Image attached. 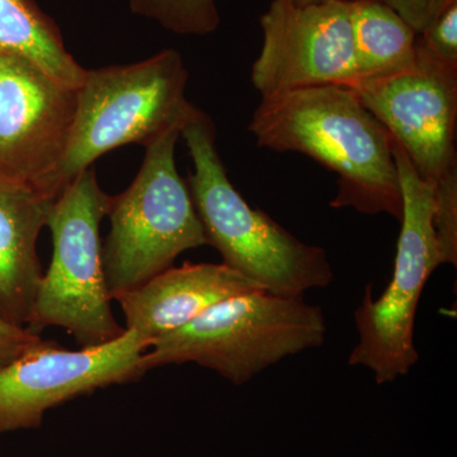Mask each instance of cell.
<instances>
[{
    "instance_id": "cell-6",
    "label": "cell",
    "mask_w": 457,
    "mask_h": 457,
    "mask_svg": "<svg viewBox=\"0 0 457 457\" xmlns=\"http://www.w3.org/2000/svg\"><path fill=\"white\" fill-rule=\"evenodd\" d=\"M393 153L403 200L395 266L378 299L372 296L374 286H366L354 312L359 343L348 359L351 366L374 372L378 385L408 375L420 360L414 345L418 303L427 281L444 264L435 228V183L420 176L394 140Z\"/></svg>"
},
{
    "instance_id": "cell-5",
    "label": "cell",
    "mask_w": 457,
    "mask_h": 457,
    "mask_svg": "<svg viewBox=\"0 0 457 457\" xmlns=\"http://www.w3.org/2000/svg\"><path fill=\"white\" fill-rule=\"evenodd\" d=\"M182 129H170L145 146L137 179L111 201L102 269L112 300L170 269L183 252L209 245L191 191L177 170Z\"/></svg>"
},
{
    "instance_id": "cell-19",
    "label": "cell",
    "mask_w": 457,
    "mask_h": 457,
    "mask_svg": "<svg viewBox=\"0 0 457 457\" xmlns=\"http://www.w3.org/2000/svg\"><path fill=\"white\" fill-rule=\"evenodd\" d=\"M294 4L308 5L317 3L330 2V0H291ZM394 9L396 13L404 18L413 27L414 31L420 33L431 21L429 0H376Z\"/></svg>"
},
{
    "instance_id": "cell-18",
    "label": "cell",
    "mask_w": 457,
    "mask_h": 457,
    "mask_svg": "<svg viewBox=\"0 0 457 457\" xmlns=\"http://www.w3.org/2000/svg\"><path fill=\"white\" fill-rule=\"evenodd\" d=\"M41 339L40 335L29 328L13 326L0 318V368L16 360Z\"/></svg>"
},
{
    "instance_id": "cell-10",
    "label": "cell",
    "mask_w": 457,
    "mask_h": 457,
    "mask_svg": "<svg viewBox=\"0 0 457 457\" xmlns=\"http://www.w3.org/2000/svg\"><path fill=\"white\" fill-rule=\"evenodd\" d=\"M263 45L252 66L262 97L357 79L351 0L297 5L273 0L261 17Z\"/></svg>"
},
{
    "instance_id": "cell-9",
    "label": "cell",
    "mask_w": 457,
    "mask_h": 457,
    "mask_svg": "<svg viewBox=\"0 0 457 457\" xmlns=\"http://www.w3.org/2000/svg\"><path fill=\"white\" fill-rule=\"evenodd\" d=\"M77 106L78 90L23 57L0 53V176L57 198Z\"/></svg>"
},
{
    "instance_id": "cell-7",
    "label": "cell",
    "mask_w": 457,
    "mask_h": 457,
    "mask_svg": "<svg viewBox=\"0 0 457 457\" xmlns=\"http://www.w3.org/2000/svg\"><path fill=\"white\" fill-rule=\"evenodd\" d=\"M112 196L99 186L92 168L75 177L56 198L46 227L53 237V258L42 275L29 329L62 328L80 347H95L126 332L111 309L104 269L101 222Z\"/></svg>"
},
{
    "instance_id": "cell-11",
    "label": "cell",
    "mask_w": 457,
    "mask_h": 457,
    "mask_svg": "<svg viewBox=\"0 0 457 457\" xmlns=\"http://www.w3.org/2000/svg\"><path fill=\"white\" fill-rule=\"evenodd\" d=\"M345 87L404 150L420 176L435 186L457 177V71L417 54L409 71Z\"/></svg>"
},
{
    "instance_id": "cell-15",
    "label": "cell",
    "mask_w": 457,
    "mask_h": 457,
    "mask_svg": "<svg viewBox=\"0 0 457 457\" xmlns=\"http://www.w3.org/2000/svg\"><path fill=\"white\" fill-rule=\"evenodd\" d=\"M351 26L357 79L416 66L418 33L394 9L376 0H351Z\"/></svg>"
},
{
    "instance_id": "cell-1",
    "label": "cell",
    "mask_w": 457,
    "mask_h": 457,
    "mask_svg": "<svg viewBox=\"0 0 457 457\" xmlns=\"http://www.w3.org/2000/svg\"><path fill=\"white\" fill-rule=\"evenodd\" d=\"M249 131L258 146L300 153L335 171L333 209L402 219L392 137L348 87H308L262 97Z\"/></svg>"
},
{
    "instance_id": "cell-16",
    "label": "cell",
    "mask_w": 457,
    "mask_h": 457,
    "mask_svg": "<svg viewBox=\"0 0 457 457\" xmlns=\"http://www.w3.org/2000/svg\"><path fill=\"white\" fill-rule=\"evenodd\" d=\"M131 11L179 35L204 36L220 25L215 0H129Z\"/></svg>"
},
{
    "instance_id": "cell-12",
    "label": "cell",
    "mask_w": 457,
    "mask_h": 457,
    "mask_svg": "<svg viewBox=\"0 0 457 457\" xmlns=\"http://www.w3.org/2000/svg\"><path fill=\"white\" fill-rule=\"evenodd\" d=\"M262 290L227 264L189 263L159 273L117 297L126 329L150 341L187 326L198 315L237 295Z\"/></svg>"
},
{
    "instance_id": "cell-20",
    "label": "cell",
    "mask_w": 457,
    "mask_h": 457,
    "mask_svg": "<svg viewBox=\"0 0 457 457\" xmlns=\"http://www.w3.org/2000/svg\"><path fill=\"white\" fill-rule=\"evenodd\" d=\"M453 2V0H429V8H431V20L433 17L437 16L442 9ZM429 22H431V21H429Z\"/></svg>"
},
{
    "instance_id": "cell-17",
    "label": "cell",
    "mask_w": 457,
    "mask_h": 457,
    "mask_svg": "<svg viewBox=\"0 0 457 457\" xmlns=\"http://www.w3.org/2000/svg\"><path fill=\"white\" fill-rule=\"evenodd\" d=\"M416 53L435 64L457 71V0L442 9L418 33Z\"/></svg>"
},
{
    "instance_id": "cell-14",
    "label": "cell",
    "mask_w": 457,
    "mask_h": 457,
    "mask_svg": "<svg viewBox=\"0 0 457 457\" xmlns=\"http://www.w3.org/2000/svg\"><path fill=\"white\" fill-rule=\"evenodd\" d=\"M0 53L38 66L53 79L78 90L87 69L66 50L59 27L35 0H0Z\"/></svg>"
},
{
    "instance_id": "cell-8",
    "label": "cell",
    "mask_w": 457,
    "mask_h": 457,
    "mask_svg": "<svg viewBox=\"0 0 457 457\" xmlns=\"http://www.w3.org/2000/svg\"><path fill=\"white\" fill-rule=\"evenodd\" d=\"M152 345L129 329L113 341L78 351L41 339L0 368V433L40 428L51 409L140 380L147 372L144 353Z\"/></svg>"
},
{
    "instance_id": "cell-3",
    "label": "cell",
    "mask_w": 457,
    "mask_h": 457,
    "mask_svg": "<svg viewBox=\"0 0 457 457\" xmlns=\"http://www.w3.org/2000/svg\"><path fill=\"white\" fill-rule=\"evenodd\" d=\"M320 306L303 296L253 291L228 297L187 326L161 337L144 353L146 371L194 362L242 386L279 361L326 341Z\"/></svg>"
},
{
    "instance_id": "cell-4",
    "label": "cell",
    "mask_w": 457,
    "mask_h": 457,
    "mask_svg": "<svg viewBox=\"0 0 457 457\" xmlns=\"http://www.w3.org/2000/svg\"><path fill=\"white\" fill-rule=\"evenodd\" d=\"M188 71L179 51L167 49L137 64L87 71L68 152L56 174L60 196L75 177L116 147H144L183 128L198 108L186 97Z\"/></svg>"
},
{
    "instance_id": "cell-2",
    "label": "cell",
    "mask_w": 457,
    "mask_h": 457,
    "mask_svg": "<svg viewBox=\"0 0 457 457\" xmlns=\"http://www.w3.org/2000/svg\"><path fill=\"white\" fill-rule=\"evenodd\" d=\"M180 137L194 163L188 187L195 209L222 263L278 296L300 297L332 284L335 273L321 246L297 239L266 212L253 209L234 187L206 113L198 110Z\"/></svg>"
},
{
    "instance_id": "cell-13",
    "label": "cell",
    "mask_w": 457,
    "mask_h": 457,
    "mask_svg": "<svg viewBox=\"0 0 457 457\" xmlns=\"http://www.w3.org/2000/svg\"><path fill=\"white\" fill-rule=\"evenodd\" d=\"M56 198L0 176V318L27 328L42 272L38 236Z\"/></svg>"
}]
</instances>
